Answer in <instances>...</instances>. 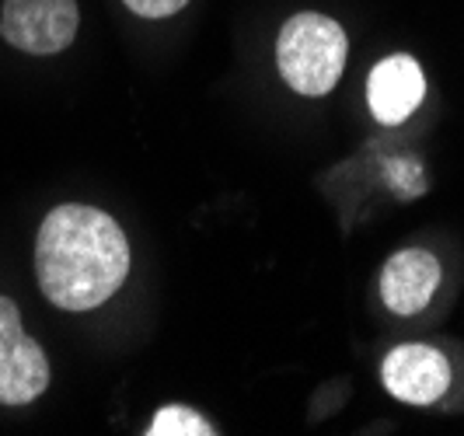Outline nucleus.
<instances>
[{
  "mask_svg": "<svg viewBox=\"0 0 464 436\" xmlns=\"http://www.w3.org/2000/svg\"><path fill=\"white\" fill-rule=\"evenodd\" d=\"M440 262L426 248H401L381 269V300L392 315L412 318L430 307V300L440 286Z\"/></svg>",
  "mask_w": 464,
  "mask_h": 436,
  "instance_id": "obj_6",
  "label": "nucleus"
},
{
  "mask_svg": "<svg viewBox=\"0 0 464 436\" xmlns=\"http://www.w3.org/2000/svg\"><path fill=\"white\" fill-rule=\"evenodd\" d=\"M150 436H209L217 433L213 426H209L203 415H196L192 409L186 405H168L161 412L154 415V422H150Z\"/></svg>",
  "mask_w": 464,
  "mask_h": 436,
  "instance_id": "obj_8",
  "label": "nucleus"
},
{
  "mask_svg": "<svg viewBox=\"0 0 464 436\" xmlns=\"http://www.w3.org/2000/svg\"><path fill=\"white\" fill-rule=\"evenodd\" d=\"M49 388L46 349L28 339L14 300L0 294V405H28Z\"/></svg>",
  "mask_w": 464,
  "mask_h": 436,
  "instance_id": "obj_4",
  "label": "nucleus"
},
{
  "mask_svg": "<svg viewBox=\"0 0 464 436\" xmlns=\"http://www.w3.org/2000/svg\"><path fill=\"white\" fill-rule=\"evenodd\" d=\"M346 56V28L318 11H301L286 18L276 35L279 77L304 98H322L332 92L343 81Z\"/></svg>",
  "mask_w": 464,
  "mask_h": 436,
  "instance_id": "obj_2",
  "label": "nucleus"
},
{
  "mask_svg": "<svg viewBox=\"0 0 464 436\" xmlns=\"http://www.w3.org/2000/svg\"><path fill=\"white\" fill-rule=\"evenodd\" d=\"M426 98V73L409 53L384 56L367 77V105L377 122L398 126L409 122V115L416 112Z\"/></svg>",
  "mask_w": 464,
  "mask_h": 436,
  "instance_id": "obj_7",
  "label": "nucleus"
},
{
  "mask_svg": "<svg viewBox=\"0 0 464 436\" xmlns=\"http://www.w3.org/2000/svg\"><path fill=\"white\" fill-rule=\"evenodd\" d=\"M122 4L140 18H171L186 7L188 0H122Z\"/></svg>",
  "mask_w": 464,
  "mask_h": 436,
  "instance_id": "obj_9",
  "label": "nucleus"
},
{
  "mask_svg": "<svg viewBox=\"0 0 464 436\" xmlns=\"http://www.w3.org/2000/svg\"><path fill=\"white\" fill-rule=\"evenodd\" d=\"M35 276L49 304L63 311H94L130 276V241L98 207L63 203L35 237Z\"/></svg>",
  "mask_w": 464,
  "mask_h": 436,
  "instance_id": "obj_1",
  "label": "nucleus"
},
{
  "mask_svg": "<svg viewBox=\"0 0 464 436\" xmlns=\"http://www.w3.org/2000/svg\"><path fill=\"white\" fill-rule=\"evenodd\" d=\"M450 363L437 345L401 343L381 363V384L395 402L405 405H433L450 391Z\"/></svg>",
  "mask_w": 464,
  "mask_h": 436,
  "instance_id": "obj_5",
  "label": "nucleus"
},
{
  "mask_svg": "<svg viewBox=\"0 0 464 436\" xmlns=\"http://www.w3.org/2000/svg\"><path fill=\"white\" fill-rule=\"evenodd\" d=\"M77 0H4L0 11V35L32 56L63 53L77 35Z\"/></svg>",
  "mask_w": 464,
  "mask_h": 436,
  "instance_id": "obj_3",
  "label": "nucleus"
}]
</instances>
